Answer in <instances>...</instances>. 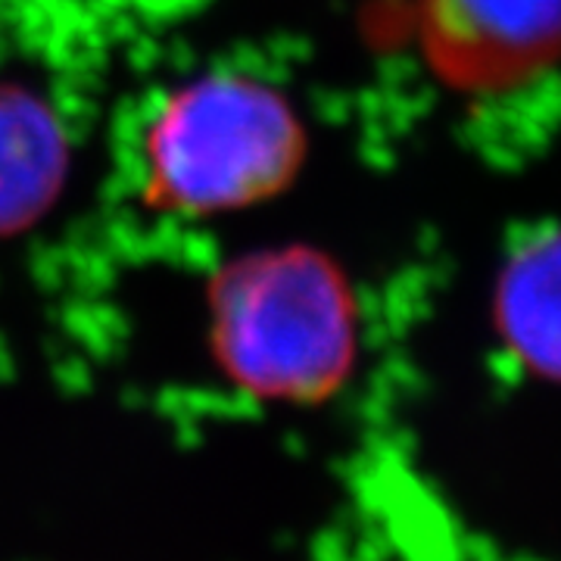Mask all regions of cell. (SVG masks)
Instances as JSON below:
<instances>
[{"mask_svg": "<svg viewBox=\"0 0 561 561\" xmlns=\"http://www.w3.org/2000/svg\"><path fill=\"white\" fill-rule=\"evenodd\" d=\"M209 343L225 378L265 402L312 405L341 390L359 312L337 265L312 247L253 250L209 290Z\"/></svg>", "mask_w": 561, "mask_h": 561, "instance_id": "cell-1", "label": "cell"}, {"mask_svg": "<svg viewBox=\"0 0 561 561\" xmlns=\"http://www.w3.org/2000/svg\"><path fill=\"white\" fill-rule=\"evenodd\" d=\"M144 147L153 201L209 216L280 194L300 172L306 135L272 84L216 72L162 103Z\"/></svg>", "mask_w": 561, "mask_h": 561, "instance_id": "cell-2", "label": "cell"}, {"mask_svg": "<svg viewBox=\"0 0 561 561\" xmlns=\"http://www.w3.org/2000/svg\"><path fill=\"white\" fill-rule=\"evenodd\" d=\"M431 44L461 76H508L561 47V0H424Z\"/></svg>", "mask_w": 561, "mask_h": 561, "instance_id": "cell-3", "label": "cell"}, {"mask_svg": "<svg viewBox=\"0 0 561 561\" xmlns=\"http://www.w3.org/2000/svg\"><path fill=\"white\" fill-rule=\"evenodd\" d=\"M66 179L69 138L57 110L35 91L0 81V238L44 219Z\"/></svg>", "mask_w": 561, "mask_h": 561, "instance_id": "cell-4", "label": "cell"}, {"mask_svg": "<svg viewBox=\"0 0 561 561\" xmlns=\"http://www.w3.org/2000/svg\"><path fill=\"white\" fill-rule=\"evenodd\" d=\"M496 324L515 359L561 381V228L508 256L496 284Z\"/></svg>", "mask_w": 561, "mask_h": 561, "instance_id": "cell-5", "label": "cell"}]
</instances>
